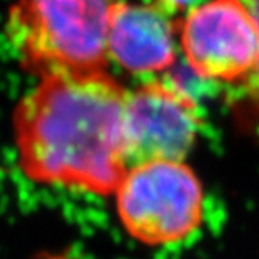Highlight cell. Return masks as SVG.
Listing matches in <instances>:
<instances>
[{"instance_id": "obj_1", "label": "cell", "mask_w": 259, "mask_h": 259, "mask_svg": "<svg viewBox=\"0 0 259 259\" xmlns=\"http://www.w3.org/2000/svg\"><path fill=\"white\" fill-rule=\"evenodd\" d=\"M125 99L108 70L39 78L14 111L22 172L41 184L114 194L128 169Z\"/></svg>"}, {"instance_id": "obj_2", "label": "cell", "mask_w": 259, "mask_h": 259, "mask_svg": "<svg viewBox=\"0 0 259 259\" xmlns=\"http://www.w3.org/2000/svg\"><path fill=\"white\" fill-rule=\"evenodd\" d=\"M122 0H14L5 38L21 66L38 78L106 70L108 34Z\"/></svg>"}, {"instance_id": "obj_3", "label": "cell", "mask_w": 259, "mask_h": 259, "mask_svg": "<svg viewBox=\"0 0 259 259\" xmlns=\"http://www.w3.org/2000/svg\"><path fill=\"white\" fill-rule=\"evenodd\" d=\"M114 194L122 225L145 245L181 242L201 224L203 188L183 161L132 165Z\"/></svg>"}, {"instance_id": "obj_4", "label": "cell", "mask_w": 259, "mask_h": 259, "mask_svg": "<svg viewBox=\"0 0 259 259\" xmlns=\"http://www.w3.org/2000/svg\"><path fill=\"white\" fill-rule=\"evenodd\" d=\"M180 47L197 75L242 83L259 61V25L240 0H206L184 13Z\"/></svg>"}, {"instance_id": "obj_5", "label": "cell", "mask_w": 259, "mask_h": 259, "mask_svg": "<svg viewBox=\"0 0 259 259\" xmlns=\"http://www.w3.org/2000/svg\"><path fill=\"white\" fill-rule=\"evenodd\" d=\"M200 132V113L189 92L170 80L126 91L123 141L128 167L149 161H183Z\"/></svg>"}, {"instance_id": "obj_6", "label": "cell", "mask_w": 259, "mask_h": 259, "mask_svg": "<svg viewBox=\"0 0 259 259\" xmlns=\"http://www.w3.org/2000/svg\"><path fill=\"white\" fill-rule=\"evenodd\" d=\"M184 13L170 0H122L109 24V60L136 75L170 69Z\"/></svg>"}, {"instance_id": "obj_7", "label": "cell", "mask_w": 259, "mask_h": 259, "mask_svg": "<svg viewBox=\"0 0 259 259\" xmlns=\"http://www.w3.org/2000/svg\"><path fill=\"white\" fill-rule=\"evenodd\" d=\"M247 88L248 94L259 103V61L256 64V67L253 69V72L245 78V81H242Z\"/></svg>"}]
</instances>
